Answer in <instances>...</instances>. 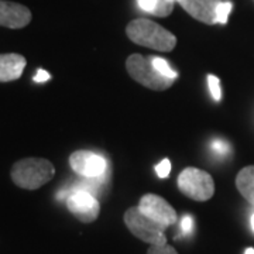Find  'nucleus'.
<instances>
[{"instance_id":"19","label":"nucleus","mask_w":254,"mask_h":254,"mask_svg":"<svg viewBox=\"0 0 254 254\" xmlns=\"http://www.w3.org/2000/svg\"><path fill=\"white\" fill-rule=\"evenodd\" d=\"M155 173H157V175H158L160 178H167L168 174L171 173V163H170V160H168V158H164L161 163L157 164Z\"/></svg>"},{"instance_id":"1","label":"nucleus","mask_w":254,"mask_h":254,"mask_svg":"<svg viewBox=\"0 0 254 254\" xmlns=\"http://www.w3.org/2000/svg\"><path fill=\"white\" fill-rule=\"evenodd\" d=\"M127 37L137 46L147 47L155 51L168 53L177 46V38L171 31L161 27L148 18H137L127 24Z\"/></svg>"},{"instance_id":"8","label":"nucleus","mask_w":254,"mask_h":254,"mask_svg":"<svg viewBox=\"0 0 254 254\" xmlns=\"http://www.w3.org/2000/svg\"><path fill=\"white\" fill-rule=\"evenodd\" d=\"M138 208L144 215H147L148 218H151L155 222H158L165 229L173 226L174 223L177 222V219H178L175 209L164 198L158 196V195H154V193L144 195L140 199Z\"/></svg>"},{"instance_id":"6","label":"nucleus","mask_w":254,"mask_h":254,"mask_svg":"<svg viewBox=\"0 0 254 254\" xmlns=\"http://www.w3.org/2000/svg\"><path fill=\"white\" fill-rule=\"evenodd\" d=\"M60 199H66L68 210L83 223L95 222L100 213L99 200L91 192L83 190H65L58 193Z\"/></svg>"},{"instance_id":"2","label":"nucleus","mask_w":254,"mask_h":254,"mask_svg":"<svg viewBox=\"0 0 254 254\" xmlns=\"http://www.w3.org/2000/svg\"><path fill=\"white\" fill-rule=\"evenodd\" d=\"M11 181L23 190H34L50 182L55 175L54 164L44 158H23L11 167Z\"/></svg>"},{"instance_id":"24","label":"nucleus","mask_w":254,"mask_h":254,"mask_svg":"<svg viewBox=\"0 0 254 254\" xmlns=\"http://www.w3.org/2000/svg\"><path fill=\"white\" fill-rule=\"evenodd\" d=\"M173 1H175V0H173ZM178 1H180V0H178Z\"/></svg>"},{"instance_id":"22","label":"nucleus","mask_w":254,"mask_h":254,"mask_svg":"<svg viewBox=\"0 0 254 254\" xmlns=\"http://www.w3.org/2000/svg\"><path fill=\"white\" fill-rule=\"evenodd\" d=\"M245 254H254V249H252V247H249L247 250L245 252Z\"/></svg>"},{"instance_id":"18","label":"nucleus","mask_w":254,"mask_h":254,"mask_svg":"<svg viewBox=\"0 0 254 254\" xmlns=\"http://www.w3.org/2000/svg\"><path fill=\"white\" fill-rule=\"evenodd\" d=\"M147 254H178V252L174 249L173 246L170 245H155L150 246Z\"/></svg>"},{"instance_id":"20","label":"nucleus","mask_w":254,"mask_h":254,"mask_svg":"<svg viewBox=\"0 0 254 254\" xmlns=\"http://www.w3.org/2000/svg\"><path fill=\"white\" fill-rule=\"evenodd\" d=\"M181 230L184 235H190L193 230V219L190 215H185L181 219Z\"/></svg>"},{"instance_id":"4","label":"nucleus","mask_w":254,"mask_h":254,"mask_svg":"<svg viewBox=\"0 0 254 254\" xmlns=\"http://www.w3.org/2000/svg\"><path fill=\"white\" fill-rule=\"evenodd\" d=\"M125 223L137 239L143 240L150 246L167 243V237L164 235L165 227L144 215L138 206L127 209L125 213Z\"/></svg>"},{"instance_id":"21","label":"nucleus","mask_w":254,"mask_h":254,"mask_svg":"<svg viewBox=\"0 0 254 254\" xmlns=\"http://www.w3.org/2000/svg\"><path fill=\"white\" fill-rule=\"evenodd\" d=\"M50 78H51V75L47 72V71H44V69H38L36 73V76H34V81H36L37 83H41V82H47Z\"/></svg>"},{"instance_id":"10","label":"nucleus","mask_w":254,"mask_h":254,"mask_svg":"<svg viewBox=\"0 0 254 254\" xmlns=\"http://www.w3.org/2000/svg\"><path fill=\"white\" fill-rule=\"evenodd\" d=\"M180 3L187 13L202 23L209 26L218 23L216 11L222 3L220 0H180Z\"/></svg>"},{"instance_id":"9","label":"nucleus","mask_w":254,"mask_h":254,"mask_svg":"<svg viewBox=\"0 0 254 254\" xmlns=\"http://www.w3.org/2000/svg\"><path fill=\"white\" fill-rule=\"evenodd\" d=\"M31 17V11L26 6L14 1L0 0V26L17 30L30 24Z\"/></svg>"},{"instance_id":"13","label":"nucleus","mask_w":254,"mask_h":254,"mask_svg":"<svg viewBox=\"0 0 254 254\" xmlns=\"http://www.w3.org/2000/svg\"><path fill=\"white\" fill-rule=\"evenodd\" d=\"M138 7L157 17H167L174 10L173 0H137Z\"/></svg>"},{"instance_id":"11","label":"nucleus","mask_w":254,"mask_h":254,"mask_svg":"<svg viewBox=\"0 0 254 254\" xmlns=\"http://www.w3.org/2000/svg\"><path fill=\"white\" fill-rule=\"evenodd\" d=\"M27 65L23 55L16 53L0 54V82H11L18 79Z\"/></svg>"},{"instance_id":"7","label":"nucleus","mask_w":254,"mask_h":254,"mask_svg":"<svg viewBox=\"0 0 254 254\" xmlns=\"http://www.w3.org/2000/svg\"><path fill=\"white\" fill-rule=\"evenodd\" d=\"M69 165L73 173L82 178H103L108 171V161L105 157L88 150H78L69 157Z\"/></svg>"},{"instance_id":"23","label":"nucleus","mask_w":254,"mask_h":254,"mask_svg":"<svg viewBox=\"0 0 254 254\" xmlns=\"http://www.w3.org/2000/svg\"><path fill=\"white\" fill-rule=\"evenodd\" d=\"M250 225H252V229H253L254 232V213L252 215V219H250Z\"/></svg>"},{"instance_id":"17","label":"nucleus","mask_w":254,"mask_h":254,"mask_svg":"<svg viewBox=\"0 0 254 254\" xmlns=\"http://www.w3.org/2000/svg\"><path fill=\"white\" fill-rule=\"evenodd\" d=\"M210 148L215 154L220 155V157H225L230 153V145L223 140H213L210 144Z\"/></svg>"},{"instance_id":"16","label":"nucleus","mask_w":254,"mask_h":254,"mask_svg":"<svg viewBox=\"0 0 254 254\" xmlns=\"http://www.w3.org/2000/svg\"><path fill=\"white\" fill-rule=\"evenodd\" d=\"M230 11H232V3H230V1H222V3L219 4L218 11H216L218 23H220V24L227 23V18H229Z\"/></svg>"},{"instance_id":"12","label":"nucleus","mask_w":254,"mask_h":254,"mask_svg":"<svg viewBox=\"0 0 254 254\" xmlns=\"http://www.w3.org/2000/svg\"><path fill=\"white\" fill-rule=\"evenodd\" d=\"M236 187L246 200L254 206V165L246 167L237 174Z\"/></svg>"},{"instance_id":"15","label":"nucleus","mask_w":254,"mask_h":254,"mask_svg":"<svg viewBox=\"0 0 254 254\" xmlns=\"http://www.w3.org/2000/svg\"><path fill=\"white\" fill-rule=\"evenodd\" d=\"M208 85L209 91L212 93V98L219 102L222 99V91H220V81H219L218 76L215 75H209L208 76Z\"/></svg>"},{"instance_id":"5","label":"nucleus","mask_w":254,"mask_h":254,"mask_svg":"<svg viewBox=\"0 0 254 254\" xmlns=\"http://www.w3.org/2000/svg\"><path fill=\"white\" fill-rule=\"evenodd\" d=\"M178 188L190 199L205 202L213 196L215 182L206 171L188 167L178 177Z\"/></svg>"},{"instance_id":"3","label":"nucleus","mask_w":254,"mask_h":254,"mask_svg":"<svg viewBox=\"0 0 254 254\" xmlns=\"http://www.w3.org/2000/svg\"><path fill=\"white\" fill-rule=\"evenodd\" d=\"M127 72L130 76L148 89L165 91L173 86L174 79L164 76L155 69L150 58H144L140 54H131L126 61Z\"/></svg>"},{"instance_id":"14","label":"nucleus","mask_w":254,"mask_h":254,"mask_svg":"<svg viewBox=\"0 0 254 254\" xmlns=\"http://www.w3.org/2000/svg\"><path fill=\"white\" fill-rule=\"evenodd\" d=\"M150 60H151V63H153V65L155 66V69L161 73V75L170 78V79H177V78H178V73L174 71L173 68L168 65V63H167L164 58H160V57H151Z\"/></svg>"}]
</instances>
